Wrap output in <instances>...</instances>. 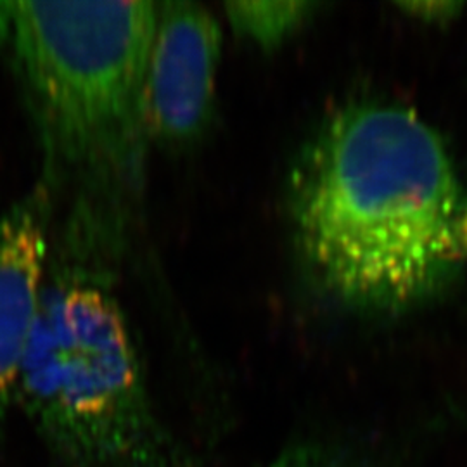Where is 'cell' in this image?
Here are the masks:
<instances>
[{"label":"cell","mask_w":467,"mask_h":467,"mask_svg":"<svg viewBox=\"0 0 467 467\" xmlns=\"http://www.w3.org/2000/svg\"><path fill=\"white\" fill-rule=\"evenodd\" d=\"M156 2L0 0V57L67 213L57 235L119 260L150 144L144 84Z\"/></svg>","instance_id":"7a4b0ae2"},{"label":"cell","mask_w":467,"mask_h":467,"mask_svg":"<svg viewBox=\"0 0 467 467\" xmlns=\"http://www.w3.org/2000/svg\"><path fill=\"white\" fill-rule=\"evenodd\" d=\"M316 2H229L234 30L265 50L281 47L317 11Z\"/></svg>","instance_id":"8992f818"},{"label":"cell","mask_w":467,"mask_h":467,"mask_svg":"<svg viewBox=\"0 0 467 467\" xmlns=\"http://www.w3.org/2000/svg\"><path fill=\"white\" fill-rule=\"evenodd\" d=\"M270 467H360L343 455L318 447H298L281 455Z\"/></svg>","instance_id":"52a82bcc"},{"label":"cell","mask_w":467,"mask_h":467,"mask_svg":"<svg viewBox=\"0 0 467 467\" xmlns=\"http://www.w3.org/2000/svg\"><path fill=\"white\" fill-rule=\"evenodd\" d=\"M399 7L403 9L410 16L431 21V23H447L457 16L462 9L461 2H438V0H430V2H403L399 4Z\"/></svg>","instance_id":"ba28073f"},{"label":"cell","mask_w":467,"mask_h":467,"mask_svg":"<svg viewBox=\"0 0 467 467\" xmlns=\"http://www.w3.org/2000/svg\"><path fill=\"white\" fill-rule=\"evenodd\" d=\"M222 34L198 2H156L144 84L150 142L182 150L206 134L215 111Z\"/></svg>","instance_id":"277c9868"},{"label":"cell","mask_w":467,"mask_h":467,"mask_svg":"<svg viewBox=\"0 0 467 467\" xmlns=\"http://www.w3.org/2000/svg\"><path fill=\"white\" fill-rule=\"evenodd\" d=\"M57 191L42 173L0 212V445L17 409V384L49 265Z\"/></svg>","instance_id":"5b68a950"},{"label":"cell","mask_w":467,"mask_h":467,"mask_svg":"<svg viewBox=\"0 0 467 467\" xmlns=\"http://www.w3.org/2000/svg\"><path fill=\"white\" fill-rule=\"evenodd\" d=\"M287 198L310 281L350 312L401 316L466 274V182L441 135L407 106L336 108L296 154Z\"/></svg>","instance_id":"6da1fadb"},{"label":"cell","mask_w":467,"mask_h":467,"mask_svg":"<svg viewBox=\"0 0 467 467\" xmlns=\"http://www.w3.org/2000/svg\"><path fill=\"white\" fill-rule=\"evenodd\" d=\"M113 272L50 246L17 409L65 467H184L152 409Z\"/></svg>","instance_id":"3957f363"}]
</instances>
